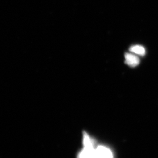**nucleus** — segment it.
Listing matches in <instances>:
<instances>
[{
  "label": "nucleus",
  "mask_w": 158,
  "mask_h": 158,
  "mask_svg": "<svg viewBox=\"0 0 158 158\" xmlns=\"http://www.w3.org/2000/svg\"><path fill=\"white\" fill-rule=\"evenodd\" d=\"M91 158H114V155L110 148L101 145L94 148Z\"/></svg>",
  "instance_id": "obj_1"
},
{
  "label": "nucleus",
  "mask_w": 158,
  "mask_h": 158,
  "mask_svg": "<svg viewBox=\"0 0 158 158\" xmlns=\"http://www.w3.org/2000/svg\"><path fill=\"white\" fill-rule=\"evenodd\" d=\"M125 63L131 67H135L140 63V59L138 56L132 53H126L125 55Z\"/></svg>",
  "instance_id": "obj_2"
},
{
  "label": "nucleus",
  "mask_w": 158,
  "mask_h": 158,
  "mask_svg": "<svg viewBox=\"0 0 158 158\" xmlns=\"http://www.w3.org/2000/svg\"><path fill=\"white\" fill-rule=\"evenodd\" d=\"M129 50L132 53H135L141 56H144L146 53L144 47L141 45L132 46L130 48Z\"/></svg>",
  "instance_id": "obj_3"
},
{
  "label": "nucleus",
  "mask_w": 158,
  "mask_h": 158,
  "mask_svg": "<svg viewBox=\"0 0 158 158\" xmlns=\"http://www.w3.org/2000/svg\"><path fill=\"white\" fill-rule=\"evenodd\" d=\"M77 158H89V157L83 149H82L79 152L77 156Z\"/></svg>",
  "instance_id": "obj_4"
}]
</instances>
